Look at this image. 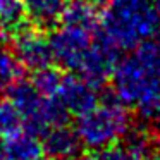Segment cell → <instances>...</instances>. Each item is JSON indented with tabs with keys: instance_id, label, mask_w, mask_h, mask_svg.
<instances>
[{
	"instance_id": "obj_13",
	"label": "cell",
	"mask_w": 160,
	"mask_h": 160,
	"mask_svg": "<svg viewBox=\"0 0 160 160\" xmlns=\"http://www.w3.org/2000/svg\"><path fill=\"white\" fill-rule=\"evenodd\" d=\"M22 71L24 67L16 57L12 47H9V43H0V97L21 79Z\"/></svg>"
},
{
	"instance_id": "obj_9",
	"label": "cell",
	"mask_w": 160,
	"mask_h": 160,
	"mask_svg": "<svg viewBox=\"0 0 160 160\" xmlns=\"http://www.w3.org/2000/svg\"><path fill=\"white\" fill-rule=\"evenodd\" d=\"M152 158V143L150 138L141 132L129 134L121 141L98 150L93 160H150Z\"/></svg>"
},
{
	"instance_id": "obj_1",
	"label": "cell",
	"mask_w": 160,
	"mask_h": 160,
	"mask_svg": "<svg viewBox=\"0 0 160 160\" xmlns=\"http://www.w3.org/2000/svg\"><path fill=\"white\" fill-rule=\"evenodd\" d=\"M115 98L153 119L160 112V42H143L119 59L110 76Z\"/></svg>"
},
{
	"instance_id": "obj_15",
	"label": "cell",
	"mask_w": 160,
	"mask_h": 160,
	"mask_svg": "<svg viewBox=\"0 0 160 160\" xmlns=\"http://www.w3.org/2000/svg\"><path fill=\"white\" fill-rule=\"evenodd\" d=\"M22 129V119L11 100L0 98V138L14 134Z\"/></svg>"
},
{
	"instance_id": "obj_17",
	"label": "cell",
	"mask_w": 160,
	"mask_h": 160,
	"mask_svg": "<svg viewBox=\"0 0 160 160\" xmlns=\"http://www.w3.org/2000/svg\"><path fill=\"white\" fill-rule=\"evenodd\" d=\"M153 121H155V126H157V131H155V136H157V141L160 143V112L153 117Z\"/></svg>"
},
{
	"instance_id": "obj_5",
	"label": "cell",
	"mask_w": 160,
	"mask_h": 160,
	"mask_svg": "<svg viewBox=\"0 0 160 160\" xmlns=\"http://www.w3.org/2000/svg\"><path fill=\"white\" fill-rule=\"evenodd\" d=\"M95 35L97 33L62 24L50 36L53 62H57L60 67L71 71V72L79 74L90 57L95 40H97Z\"/></svg>"
},
{
	"instance_id": "obj_8",
	"label": "cell",
	"mask_w": 160,
	"mask_h": 160,
	"mask_svg": "<svg viewBox=\"0 0 160 160\" xmlns=\"http://www.w3.org/2000/svg\"><path fill=\"white\" fill-rule=\"evenodd\" d=\"M43 153L40 136L24 128L14 134L0 138V160H42Z\"/></svg>"
},
{
	"instance_id": "obj_14",
	"label": "cell",
	"mask_w": 160,
	"mask_h": 160,
	"mask_svg": "<svg viewBox=\"0 0 160 160\" xmlns=\"http://www.w3.org/2000/svg\"><path fill=\"white\" fill-rule=\"evenodd\" d=\"M60 81H62V74L50 66V67H45V69H40L36 72H33L31 83L35 84V88L42 95H45V97H55L57 90L60 86Z\"/></svg>"
},
{
	"instance_id": "obj_16",
	"label": "cell",
	"mask_w": 160,
	"mask_h": 160,
	"mask_svg": "<svg viewBox=\"0 0 160 160\" xmlns=\"http://www.w3.org/2000/svg\"><path fill=\"white\" fill-rule=\"evenodd\" d=\"M78 2H83V4H88V5H93V7L100 9L107 4V0H78Z\"/></svg>"
},
{
	"instance_id": "obj_10",
	"label": "cell",
	"mask_w": 160,
	"mask_h": 160,
	"mask_svg": "<svg viewBox=\"0 0 160 160\" xmlns=\"http://www.w3.org/2000/svg\"><path fill=\"white\" fill-rule=\"evenodd\" d=\"M67 0H22L26 21L33 28L50 29L62 21Z\"/></svg>"
},
{
	"instance_id": "obj_18",
	"label": "cell",
	"mask_w": 160,
	"mask_h": 160,
	"mask_svg": "<svg viewBox=\"0 0 160 160\" xmlns=\"http://www.w3.org/2000/svg\"><path fill=\"white\" fill-rule=\"evenodd\" d=\"M50 160H93V158H88V157H71V158H50Z\"/></svg>"
},
{
	"instance_id": "obj_2",
	"label": "cell",
	"mask_w": 160,
	"mask_h": 160,
	"mask_svg": "<svg viewBox=\"0 0 160 160\" xmlns=\"http://www.w3.org/2000/svg\"><path fill=\"white\" fill-rule=\"evenodd\" d=\"M157 0H107L100 14V35L119 50H132L157 35Z\"/></svg>"
},
{
	"instance_id": "obj_3",
	"label": "cell",
	"mask_w": 160,
	"mask_h": 160,
	"mask_svg": "<svg viewBox=\"0 0 160 160\" xmlns=\"http://www.w3.org/2000/svg\"><path fill=\"white\" fill-rule=\"evenodd\" d=\"M129 129L131 114L128 110V105L117 98L98 102L88 112L81 114L74 126L81 146L93 152L121 141L129 134Z\"/></svg>"
},
{
	"instance_id": "obj_4",
	"label": "cell",
	"mask_w": 160,
	"mask_h": 160,
	"mask_svg": "<svg viewBox=\"0 0 160 160\" xmlns=\"http://www.w3.org/2000/svg\"><path fill=\"white\" fill-rule=\"evenodd\" d=\"M9 100L18 108L22 119V128L36 136H43L48 129L66 124L67 112L57 97H45L35 88L31 81L21 79L12 84Z\"/></svg>"
},
{
	"instance_id": "obj_11",
	"label": "cell",
	"mask_w": 160,
	"mask_h": 160,
	"mask_svg": "<svg viewBox=\"0 0 160 160\" xmlns=\"http://www.w3.org/2000/svg\"><path fill=\"white\" fill-rule=\"evenodd\" d=\"M42 145L43 152L50 158H71V157H76L81 148L76 131L67 128L66 124L48 129L42 136Z\"/></svg>"
},
{
	"instance_id": "obj_12",
	"label": "cell",
	"mask_w": 160,
	"mask_h": 160,
	"mask_svg": "<svg viewBox=\"0 0 160 160\" xmlns=\"http://www.w3.org/2000/svg\"><path fill=\"white\" fill-rule=\"evenodd\" d=\"M98 11L100 9L93 7V5L71 0V2H67L60 22L79 29H86L91 33H98V28H100V12Z\"/></svg>"
},
{
	"instance_id": "obj_6",
	"label": "cell",
	"mask_w": 160,
	"mask_h": 160,
	"mask_svg": "<svg viewBox=\"0 0 160 160\" xmlns=\"http://www.w3.org/2000/svg\"><path fill=\"white\" fill-rule=\"evenodd\" d=\"M12 50L24 69L36 72L40 69L53 66V53L50 38L45 33L33 26H24L12 35Z\"/></svg>"
},
{
	"instance_id": "obj_7",
	"label": "cell",
	"mask_w": 160,
	"mask_h": 160,
	"mask_svg": "<svg viewBox=\"0 0 160 160\" xmlns=\"http://www.w3.org/2000/svg\"><path fill=\"white\" fill-rule=\"evenodd\" d=\"M55 97L59 98V102L62 103L67 114H72L76 117L88 112L100 102L98 84L91 83L86 78L74 72L69 76H62Z\"/></svg>"
}]
</instances>
